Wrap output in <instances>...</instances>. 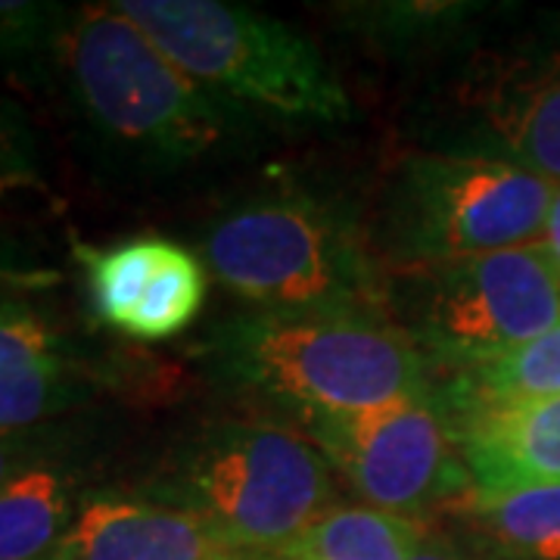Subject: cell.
Instances as JSON below:
<instances>
[{
  "mask_svg": "<svg viewBox=\"0 0 560 560\" xmlns=\"http://www.w3.org/2000/svg\"><path fill=\"white\" fill-rule=\"evenodd\" d=\"M221 361L237 381L293 401L308 418L430 393L423 349L374 315L259 312L221 334Z\"/></svg>",
  "mask_w": 560,
  "mask_h": 560,
  "instance_id": "6da1fadb",
  "label": "cell"
},
{
  "mask_svg": "<svg viewBox=\"0 0 560 560\" xmlns=\"http://www.w3.org/2000/svg\"><path fill=\"white\" fill-rule=\"evenodd\" d=\"M190 79L300 121L352 119V101L312 40L290 25L215 0L113 3Z\"/></svg>",
  "mask_w": 560,
  "mask_h": 560,
  "instance_id": "7a4b0ae2",
  "label": "cell"
},
{
  "mask_svg": "<svg viewBox=\"0 0 560 560\" xmlns=\"http://www.w3.org/2000/svg\"><path fill=\"white\" fill-rule=\"evenodd\" d=\"M206 265L265 312L383 318V287L361 241L312 200L253 202L221 219L206 237Z\"/></svg>",
  "mask_w": 560,
  "mask_h": 560,
  "instance_id": "3957f363",
  "label": "cell"
},
{
  "mask_svg": "<svg viewBox=\"0 0 560 560\" xmlns=\"http://www.w3.org/2000/svg\"><path fill=\"white\" fill-rule=\"evenodd\" d=\"M231 551L271 555L324 517L334 495L318 445L275 423L209 430L178 460L172 486Z\"/></svg>",
  "mask_w": 560,
  "mask_h": 560,
  "instance_id": "277c9868",
  "label": "cell"
},
{
  "mask_svg": "<svg viewBox=\"0 0 560 560\" xmlns=\"http://www.w3.org/2000/svg\"><path fill=\"white\" fill-rule=\"evenodd\" d=\"M60 44L81 109L106 138L165 160L197 156L219 140L215 101L116 7L84 10Z\"/></svg>",
  "mask_w": 560,
  "mask_h": 560,
  "instance_id": "5b68a950",
  "label": "cell"
},
{
  "mask_svg": "<svg viewBox=\"0 0 560 560\" xmlns=\"http://www.w3.org/2000/svg\"><path fill=\"white\" fill-rule=\"evenodd\" d=\"M560 320V268L545 243L433 265L415 290V337L448 368H474Z\"/></svg>",
  "mask_w": 560,
  "mask_h": 560,
  "instance_id": "8992f818",
  "label": "cell"
},
{
  "mask_svg": "<svg viewBox=\"0 0 560 560\" xmlns=\"http://www.w3.org/2000/svg\"><path fill=\"white\" fill-rule=\"evenodd\" d=\"M558 184L511 160L423 156L405 172L401 231L430 265L539 243Z\"/></svg>",
  "mask_w": 560,
  "mask_h": 560,
  "instance_id": "52a82bcc",
  "label": "cell"
},
{
  "mask_svg": "<svg viewBox=\"0 0 560 560\" xmlns=\"http://www.w3.org/2000/svg\"><path fill=\"white\" fill-rule=\"evenodd\" d=\"M308 427L324 460L377 511L405 517L470 489L455 427L433 389L355 415L308 418Z\"/></svg>",
  "mask_w": 560,
  "mask_h": 560,
  "instance_id": "ba28073f",
  "label": "cell"
},
{
  "mask_svg": "<svg viewBox=\"0 0 560 560\" xmlns=\"http://www.w3.org/2000/svg\"><path fill=\"white\" fill-rule=\"evenodd\" d=\"M445 411L474 489L560 482V396Z\"/></svg>",
  "mask_w": 560,
  "mask_h": 560,
  "instance_id": "9c48e42d",
  "label": "cell"
},
{
  "mask_svg": "<svg viewBox=\"0 0 560 560\" xmlns=\"http://www.w3.org/2000/svg\"><path fill=\"white\" fill-rule=\"evenodd\" d=\"M219 533L187 508L131 499H88L50 560H219Z\"/></svg>",
  "mask_w": 560,
  "mask_h": 560,
  "instance_id": "30bf717a",
  "label": "cell"
},
{
  "mask_svg": "<svg viewBox=\"0 0 560 560\" xmlns=\"http://www.w3.org/2000/svg\"><path fill=\"white\" fill-rule=\"evenodd\" d=\"M75 399L50 330L32 312L0 305V436Z\"/></svg>",
  "mask_w": 560,
  "mask_h": 560,
  "instance_id": "8fae6325",
  "label": "cell"
},
{
  "mask_svg": "<svg viewBox=\"0 0 560 560\" xmlns=\"http://www.w3.org/2000/svg\"><path fill=\"white\" fill-rule=\"evenodd\" d=\"M464 517L504 551L526 560H560V482L467 489L455 499Z\"/></svg>",
  "mask_w": 560,
  "mask_h": 560,
  "instance_id": "7c38bea8",
  "label": "cell"
},
{
  "mask_svg": "<svg viewBox=\"0 0 560 560\" xmlns=\"http://www.w3.org/2000/svg\"><path fill=\"white\" fill-rule=\"evenodd\" d=\"M418 523L377 508H340L275 551L278 560H411Z\"/></svg>",
  "mask_w": 560,
  "mask_h": 560,
  "instance_id": "4fadbf2b",
  "label": "cell"
},
{
  "mask_svg": "<svg viewBox=\"0 0 560 560\" xmlns=\"http://www.w3.org/2000/svg\"><path fill=\"white\" fill-rule=\"evenodd\" d=\"M72 523L60 474L28 467L0 486V560H50Z\"/></svg>",
  "mask_w": 560,
  "mask_h": 560,
  "instance_id": "5bb4252c",
  "label": "cell"
},
{
  "mask_svg": "<svg viewBox=\"0 0 560 560\" xmlns=\"http://www.w3.org/2000/svg\"><path fill=\"white\" fill-rule=\"evenodd\" d=\"M560 396V320L536 340L523 342L499 359L458 371L448 389V408L486 405V401H521Z\"/></svg>",
  "mask_w": 560,
  "mask_h": 560,
  "instance_id": "9a60e30c",
  "label": "cell"
},
{
  "mask_svg": "<svg viewBox=\"0 0 560 560\" xmlns=\"http://www.w3.org/2000/svg\"><path fill=\"white\" fill-rule=\"evenodd\" d=\"M206 302V268L187 249L165 241L162 259L143 290L125 334L135 340H165L180 334Z\"/></svg>",
  "mask_w": 560,
  "mask_h": 560,
  "instance_id": "2e32d148",
  "label": "cell"
},
{
  "mask_svg": "<svg viewBox=\"0 0 560 560\" xmlns=\"http://www.w3.org/2000/svg\"><path fill=\"white\" fill-rule=\"evenodd\" d=\"M499 125L511 162L560 187V62L504 106Z\"/></svg>",
  "mask_w": 560,
  "mask_h": 560,
  "instance_id": "e0dca14e",
  "label": "cell"
},
{
  "mask_svg": "<svg viewBox=\"0 0 560 560\" xmlns=\"http://www.w3.org/2000/svg\"><path fill=\"white\" fill-rule=\"evenodd\" d=\"M165 241L140 237L116 249H81L94 308L106 324L125 330L162 259Z\"/></svg>",
  "mask_w": 560,
  "mask_h": 560,
  "instance_id": "ac0fdd59",
  "label": "cell"
},
{
  "mask_svg": "<svg viewBox=\"0 0 560 560\" xmlns=\"http://www.w3.org/2000/svg\"><path fill=\"white\" fill-rule=\"evenodd\" d=\"M69 25H60L57 7L40 3H0V54L20 57L35 54L40 44L66 35Z\"/></svg>",
  "mask_w": 560,
  "mask_h": 560,
  "instance_id": "d6986e66",
  "label": "cell"
},
{
  "mask_svg": "<svg viewBox=\"0 0 560 560\" xmlns=\"http://www.w3.org/2000/svg\"><path fill=\"white\" fill-rule=\"evenodd\" d=\"M22 168H25V156H22L20 143L7 131V125L0 121V180L13 178Z\"/></svg>",
  "mask_w": 560,
  "mask_h": 560,
  "instance_id": "ffe728a7",
  "label": "cell"
},
{
  "mask_svg": "<svg viewBox=\"0 0 560 560\" xmlns=\"http://www.w3.org/2000/svg\"><path fill=\"white\" fill-rule=\"evenodd\" d=\"M22 458H25V452L20 448V442L0 436V486H3L7 480H13L16 474H22V470H28Z\"/></svg>",
  "mask_w": 560,
  "mask_h": 560,
  "instance_id": "44dd1931",
  "label": "cell"
},
{
  "mask_svg": "<svg viewBox=\"0 0 560 560\" xmlns=\"http://www.w3.org/2000/svg\"><path fill=\"white\" fill-rule=\"evenodd\" d=\"M545 249L551 253V259L558 261L560 268V187L558 194H555V202H551V212H548V221H545Z\"/></svg>",
  "mask_w": 560,
  "mask_h": 560,
  "instance_id": "7402d4cb",
  "label": "cell"
},
{
  "mask_svg": "<svg viewBox=\"0 0 560 560\" xmlns=\"http://www.w3.org/2000/svg\"><path fill=\"white\" fill-rule=\"evenodd\" d=\"M411 560H464V558L452 555V551H445V548H436V545H423V541H420L418 551L411 555Z\"/></svg>",
  "mask_w": 560,
  "mask_h": 560,
  "instance_id": "603a6c76",
  "label": "cell"
},
{
  "mask_svg": "<svg viewBox=\"0 0 560 560\" xmlns=\"http://www.w3.org/2000/svg\"><path fill=\"white\" fill-rule=\"evenodd\" d=\"M219 560H278L275 558V551L271 555H259V551H231V555H224Z\"/></svg>",
  "mask_w": 560,
  "mask_h": 560,
  "instance_id": "cb8c5ba5",
  "label": "cell"
}]
</instances>
